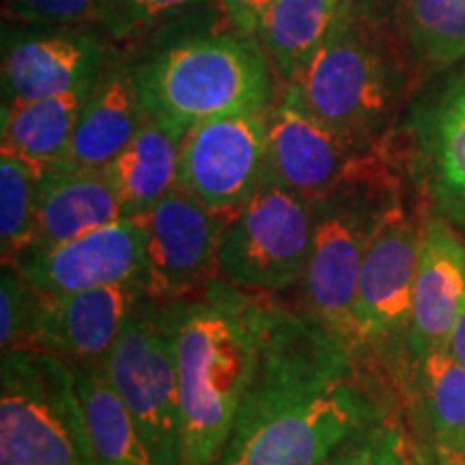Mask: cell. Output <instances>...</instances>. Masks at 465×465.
Wrapping results in <instances>:
<instances>
[{
    "label": "cell",
    "mask_w": 465,
    "mask_h": 465,
    "mask_svg": "<svg viewBox=\"0 0 465 465\" xmlns=\"http://www.w3.org/2000/svg\"><path fill=\"white\" fill-rule=\"evenodd\" d=\"M42 168L0 149V243L3 265L15 263L33 243Z\"/></svg>",
    "instance_id": "26"
},
{
    "label": "cell",
    "mask_w": 465,
    "mask_h": 465,
    "mask_svg": "<svg viewBox=\"0 0 465 465\" xmlns=\"http://www.w3.org/2000/svg\"><path fill=\"white\" fill-rule=\"evenodd\" d=\"M401 194L399 177L392 174L312 201V242L302 278L304 308L353 351V306L366 246L383 212Z\"/></svg>",
    "instance_id": "6"
},
{
    "label": "cell",
    "mask_w": 465,
    "mask_h": 465,
    "mask_svg": "<svg viewBox=\"0 0 465 465\" xmlns=\"http://www.w3.org/2000/svg\"><path fill=\"white\" fill-rule=\"evenodd\" d=\"M110 63L102 39L78 28L11 39L3 56V104L35 102L97 80Z\"/></svg>",
    "instance_id": "17"
},
{
    "label": "cell",
    "mask_w": 465,
    "mask_h": 465,
    "mask_svg": "<svg viewBox=\"0 0 465 465\" xmlns=\"http://www.w3.org/2000/svg\"><path fill=\"white\" fill-rule=\"evenodd\" d=\"M463 311L465 235L433 207L422 220L405 366L422 353L446 349Z\"/></svg>",
    "instance_id": "14"
},
{
    "label": "cell",
    "mask_w": 465,
    "mask_h": 465,
    "mask_svg": "<svg viewBox=\"0 0 465 465\" xmlns=\"http://www.w3.org/2000/svg\"><path fill=\"white\" fill-rule=\"evenodd\" d=\"M144 116L136 65L110 61L97 75L72 141L56 166L104 168L132 141Z\"/></svg>",
    "instance_id": "19"
},
{
    "label": "cell",
    "mask_w": 465,
    "mask_h": 465,
    "mask_svg": "<svg viewBox=\"0 0 465 465\" xmlns=\"http://www.w3.org/2000/svg\"><path fill=\"white\" fill-rule=\"evenodd\" d=\"M196 0H108L102 28L114 39L141 37Z\"/></svg>",
    "instance_id": "30"
},
{
    "label": "cell",
    "mask_w": 465,
    "mask_h": 465,
    "mask_svg": "<svg viewBox=\"0 0 465 465\" xmlns=\"http://www.w3.org/2000/svg\"><path fill=\"white\" fill-rule=\"evenodd\" d=\"M405 39L420 63L446 67L465 58V0H399Z\"/></svg>",
    "instance_id": "25"
},
{
    "label": "cell",
    "mask_w": 465,
    "mask_h": 465,
    "mask_svg": "<svg viewBox=\"0 0 465 465\" xmlns=\"http://www.w3.org/2000/svg\"><path fill=\"white\" fill-rule=\"evenodd\" d=\"M102 366L134 418L153 465H182L177 364L160 302L147 300L127 319Z\"/></svg>",
    "instance_id": "10"
},
{
    "label": "cell",
    "mask_w": 465,
    "mask_h": 465,
    "mask_svg": "<svg viewBox=\"0 0 465 465\" xmlns=\"http://www.w3.org/2000/svg\"><path fill=\"white\" fill-rule=\"evenodd\" d=\"M95 80L78 89L35 102L3 104L0 149L48 171L67 151Z\"/></svg>",
    "instance_id": "22"
},
{
    "label": "cell",
    "mask_w": 465,
    "mask_h": 465,
    "mask_svg": "<svg viewBox=\"0 0 465 465\" xmlns=\"http://www.w3.org/2000/svg\"><path fill=\"white\" fill-rule=\"evenodd\" d=\"M276 0H220L224 15L237 33L259 37L267 14Z\"/></svg>",
    "instance_id": "31"
},
{
    "label": "cell",
    "mask_w": 465,
    "mask_h": 465,
    "mask_svg": "<svg viewBox=\"0 0 465 465\" xmlns=\"http://www.w3.org/2000/svg\"><path fill=\"white\" fill-rule=\"evenodd\" d=\"M349 7L347 0H276L259 39L282 84L298 80Z\"/></svg>",
    "instance_id": "23"
},
{
    "label": "cell",
    "mask_w": 465,
    "mask_h": 465,
    "mask_svg": "<svg viewBox=\"0 0 465 465\" xmlns=\"http://www.w3.org/2000/svg\"><path fill=\"white\" fill-rule=\"evenodd\" d=\"M125 216L102 168L52 166L39 182L35 235L28 250L52 248ZM17 261V259H15Z\"/></svg>",
    "instance_id": "20"
},
{
    "label": "cell",
    "mask_w": 465,
    "mask_h": 465,
    "mask_svg": "<svg viewBox=\"0 0 465 465\" xmlns=\"http://www.w3.org/2000/svg\"><path fill=\"white\" fill-rule=\"evenodd\" d=\"M267 110L209 119L185 132L177 185L226 223L265 177Z\"/></svg>",
    "instance_id": "12"
},
{
    "label": "cell",
    "mask_w": 465,
    "mask_h": 465,
    "mask_svg": "<svg viewBox=\"0 0 465 465\" xmlns=\"http://www.w3.org/2000/svg\"><path fill=\"white\" fill-rule=\"evenodd\" d=\"M424 213L410 207L401 194L383 212L360 270L353 325L356 351L375 364L388 380H399L407 360L414 278Z\"/></svg>",
    "instance_id": "7"
},
{
    "label": "cell",
    "mask_w": 465,
    "mask_h": 465,
    "mask_svg": "<svg viewBox=\"0 0 465 465\" xmlns=\"http://www.w3.org/2000/svg\"><path fill=\"white\" fill-rule=\"evenodd\" d=\"M0 465H100L65 358L39 349L3 351Z\"/></svg>",
    "instance_id": "5"
},
{
    "label": "cell",
    "mask_w": 465,
    "mask_h": 465,
    "mask_svg": "<svg viewBox=\"0 0 465 465\" xmlns=\"http://www.w3.org/2000/svg\"><path fill=\"white\" fill-rule=\"evenodd\" d=\"M446 349L450 351L452 358H457L459 362L465 364V311L461 312V317L457 319L455 328H452V334L449 339V345Z\"/></svg>",
    "instance_id": "33"
},
{
    "label": "cell",
    "mask_w": 465,
    "mask_h": 465,
    "mask_svg": "<svg viewBox=\"0 0 465 465\" xmlns=\"http://www.w3.org/2000/svg\"><path fill=\"white\" fill-rule=\"evenodd\" d=\"M274 74L261 39L242 33L179 39L136 65L144 114L182 134L218 116L267 110Z\"/></svg>",
    "instance_id": "3"
},
{
    "label": "cell",
    "mask_w": 465,
    "mask_h": 465,
    "mask_svg": "<svg viewBox=\"0 0 465 465\" xmlns=\"http://www.w3.org/2000/svg\"><path fill=\"white\" fill-rule=\"evenodd\" d=\"M44 295L37 293L15 265H3L0 276V347L3 351L33 349L39 308Z\"/></svg>",
    "instance_id": "28"
},
{
    "label": "cell",
    "mask_w": 465,
    "mask_h": 465,
    "mask_svg": "<svg viewBox=\"0 0 465 465\" xmlns=\"http://www.w3.org/2000/svg\"><path fill=\"white\" fill-rule=\"evenodd\" d=\"M267 108L265 177L319 201L397 174L381 144L364 147L319 121L298 91L282 84Z\"/></svg>",
    "instance_id": "9"
},
{
    "label": "cell",
    "mask_w": 465,
    "mask_h": 465,
    "mask_svg": "<svg viewBox=\"0 0 465 465\" xmlns=\"http://www.w3.org/2000/svg\"><path fill=\"white\" fill-rule=\"evenodd\" d=\"M183 136L144 116L132 141L102 168L125 216H143L162 196L177 188Z\"/></svg>",
    "instance_id": "21"
},
{
    "label": "cell",
    "mask_w": 465,
    "mask_h": 465,
    "mask_svg": "<svg viewBox=\"0 0 465 465\" xmlns=\"http://www.w3.org/2000/svg\"><path fill=\"white\" fill-rule=\"evenodd\" d=\"M418 465H465V364L449 349L411 360L394 381Z\"/></svg>",
    "instance_id": "15"
},
{
    "label": "cell",
    "mask_w": 465,
    "mask_h": 465,
    "mask_svg": "<svg viewBox=\"0 0 465 465\" xmlns=\"http://www.w3.org/2000/svg\"><path fill=\"white\" fill-rule=\"evenodd\" d=\"M349 7L373 20H391L392 11L399 9V0H347Z\"/></svg>",
    "instance_id": "32"
},
{
    "label": "cell",
    "mask_w": 465,
    "mask_h": 465,
    "mask_svg": "<svg viewBox=\"0 0 465 465\" xmlns=\"http://www.w3.org/2000/svg\"><path fill=\"white\" fill-rule=\"evenodd\" d=\"M160 304L177 364L182 465H213L257 364L272 298L216 278L196 293Z\"/></svg>",
    "instance_id": "2"
},
{
    "label": "cell",
    "mask_w": 465,
    "mask_h": 465,
    "mask_svg": "<svg viewBox=\"0 0 465 465\" xmlns=\"http://www.w3.org/2000/svg\"><path fill=\"white\" fill-rule=\"evenodd\" d=\"M312 201L263 177L224 224L220 278L254 293H281L302 284L312 242Z\"/></svg>",
    "instance_id": "8"
},
{
    "label": "cell",
    "mask_w": 465,
    "mask_h": 465,
    "mask_svg": "<svg viewBox=\"0 0 465 465\" xmlns=\"http://www.w3.org/2000/svg\"><path fill=\"white\" fill-rule=\"evenodd\" d=\"M322 465H418V461L410 435L388 416L342 441Z\"/></svg>",
    "instance_id": "27"
},
{
    "label": "cell",
    "mask_w": 465,
    "mask_h": 465,
    "mask_svg": "<svg viewBox=\"0 0 465 465\" xmlns=\"http://www.w3.org/2000/svg\"><path fill=\"white\" fill-rule=\"evenodd\" d=\"M108 0H5V14L28 25L86 28L104 25Z\"/></svg>",
    "instance_id": "29"
},
{
    "label": "cell",
    "mask_w": 465,
    "mask_h": 465,
    "mask_svg": "<svg viewBox=\"0 0 465 465\" xmlns=\"http://www.w3.org/2000/svg\"><path fill=\"white\" fill-rule=\"evenodd\" d=\"M411 138L424 194L433 205L465 203V65L414 108Z\"/></svg>",
    "instance_id": "18"
},
{
    "label": "cell",
    "mask_w": 465,
    "mask_h": 465,
    "mask_svg": "<svg viewBox=\"0 0 465 465\" xmlns=\"http://www.w3.org/2000/svg\"><path fill=\"white\" fill-rule=\"evenodd\" d=\"M369 366L306 308L272 300L257 364L213 465H322L391 416Z\"/></svg>",
    "instance_id": "1"
},
{
    "label": "cell",
    "mask_w": 465,
    "mask_h": 465,
    "mask_svg": "<svg viewBox=\"0 0 465 465\" xmlns=\"http://www.w3.org/2000/svg\"><path fill=\"white\" fill-rule=\"evenodd\" d=\"M149 300L141 281L44 295L33 349L67 362H100L134 312Z\"/></svg>",
    "instance_id": "16"
},
{
    "label": "cell",
    "mask_w": 465,
    "mask_h": 465,
    "mask_svg": "<svg viewBox=\"0 0 465 465\" xmlns=\"http://www.w3.org/2000/svg\"><path fill=\"white\" fill-rule=\"evenodd\" d=\"M143 274L149 300L173 302L220 278L226 220L183 188H173L143 213Z\"/></svg>",
    "instance_id": "11"
},
{
    "label": "cell",
    "mask_w": 465,
    "mask_h": 465,
    "mask_svg": "<svg viewBox=\"0 0 465 465\" xmlns=\"http://www.w3.org/2000/svg\"><path fill=\"white\" fill-rule=\"evenodd\" d=\"M143 218L124 216L52 248L26 250L15 270L42 295H65L106 284L141 281Z\"/></svg>",
    "instance_id": "13"
},
{
    "label": "cell",
    "mask_w": 465,
    "mask_h": 465,
    "mask_svg": "<svg viewBox=\"0 0 465 465\" xmlns=\"http://www.w3.org/2000/svg\"><path fill=\"white\" fill-rule=\"evenodd\" d=\"M433 207L440 209L441 213H446L459 229L465 231V203H440V205Z\"/></svg>",
    "instance_id": "34"
},
{
    "label": "cell",
    "mask_w": 465,
    "mask_h": 465,
    "mask_svg": "<svg viewBox=\"0 0 465 465\" xmlns=\"http://www.w3.org/2000/svg\"><path fill=\"white\" fill-rule=\"evenodd\" d=\"M86 431L100 465H153L134 418L100 362H72Z\"/></svg>",
    "instance_id": "24"
},
{
    "label": "cell",
    "mask_w": 465,
    "mask_h": 465,
    "mask_svg": "<svg viewBox=\"0 0 465 465\" xmlns=\"http://www.w3.org/2000/svg\"><path fill=\"white\" fill-rule=\"evenodd\" d=\"M289 84L325 125L377 147L403 102L407 72L388 20L347 7L311 65Z\"/></svg>",
    "instance_id": "4"
}]
</instances>
